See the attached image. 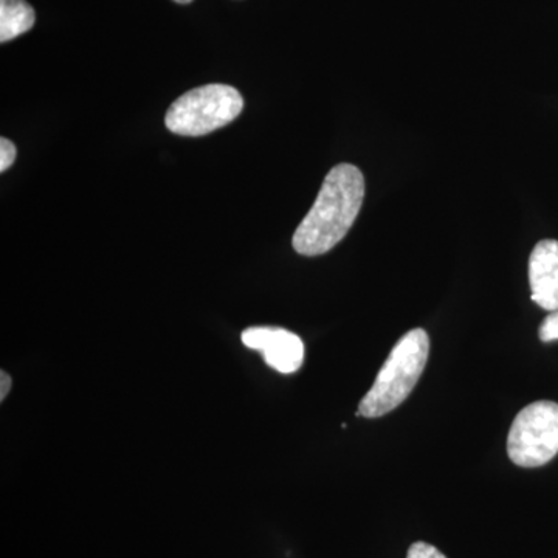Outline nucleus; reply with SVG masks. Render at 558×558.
<instances>
[{"instance_id":"10","label":"nucleus","mask_w":558,"mask_h":558,"mask_svg":"<svg viewBox=\"0 0 558 558\" xmlns=\"http://www.w3.org/2000/svg\"><path fill=\"white\" fill-rule=\"evenodd\" d=\"M407 558H447L440 550L436 549L435 546L428 545V543L417 542L411 545L409 549V556Z\"/></svg>"},{"instance_id":"5","label":"nucleus","mask_w":558,"mask_h":558,"mask_svg":"<svg viewBox=\"0 0 558 558\" xmlns=\"http://www.w3.org/2000/svg\"><path fill=\"white\" fill-rule=\"evenodd\" d=\"M241 340L248 349L260 352L264 362L278 373L293 374L303 366L306 354L303 340L288 329L248 328L242 332Z\"/></svg>"},{"instance_id":"7","label":"nucleus","mask_w":558,"mask_h":558,"mask_svg":"<svg viewBox=\"0 0 558 558\" xmlns=\"http://www.w3.org/2000/svg\"><path fill=\"white\" fill-rule=\"evenodd\" d=\"M35 10L25 0H0V43L16 39L32 31Z\"/></svg>"},{"instance_id":"1","label":"nucleus","mask_w":558,"mask_h":558,"mask_svg":"<svg viewBox=\"0 0 558 558\" xmlns=\"http://www.w3.org/2000/svg\"><path fill=\"white\" fill-rule=\"evenodd\" d=\"M365 199V178L354 165L329 171L317 199L293 234V248L303 256H319L344 240Z\"/></svg>"},{"instance_id":"8","label":"nucleus","mask_w":558,"mask_h":558,"mask_svg":"<svg viewBox=\"0 0 558 558\" xmlns=\"http://www.w3.org/2000/svg\"><path fill=\"white\" fill-rule=\"evenodd\" d=\"M539 340L545 343L558 340V311L553 312L539 326Z\"/></svg>"},{"instance_id":"3","label":"nucleus","mask_w":558,"mask_h":558,"mask_svg":"<svg viewBox=\"0 0 558 558\" xmlns=\"http://www.w3.org/2000/svg\"><path fill=\"white\" fill-rule=\"evenodd\" d=\"M244 98L227 84H207L172 102L165 117L168 130L183 137H202L240 117Z\"/></svg>"},{"instance_id":"9","label":"nucleus","mask_w":558,"mask_h":558,"mask_svg":"<svg viewBox=\"0 0 558 558\" xmlns=\"http://www.w3.org/2000/svg\"><path fill=\"white\" fill-rule=\"evenodd\" d=\"M16 160V146L9 138H0V171L5 172Z\"/></svg>"},{"instance_id":"2","label":"nucleus","mask_w":558,"mask_h":558,"mask_svg":"<svg viewBox=\"0 0 558 558\" xmlns=\"http://www.w3.org/2000/svg\"><path fill=\"white\" fill-rule=\"evenodd\" d=\"M429 354V339L424 329L407 332L389 352L376 381L359 405L357 416L381 417L398 409L411 395Z\"/></svg>"},{"instance_id":"6","label":"nucleus","mask_w":558,"mask_h":558,"mask_svg":"<svg viewBox=\"0 0 558 558\" xmlns=\"http://www.w3.org/2000/svg\"><path fill=\"white\" fill-rule=\"evenodd\" d=\"M532 301L542 310L558 311V241L538 242L529 259Z\"/></svg>"},{"instance_id":"4","label":"nucleus","mask_w":558,"mask_h":558,"mask_svg":"<svg viewBox=\"0 0 558 558\" xmlns=\"http://www.w3.org/2000/svg\"><path fill=\"white\" fill-rule=\"evenodd\" d=\"M558 453V403L539 400L513 418L508 454L513 464L535 469L548 464Z\"/></svg>"},{"instance_id":"12","label":"nucleus","mask_w":558,"mask_h":558,"mask_svg":"<svg viewBox=\"0 0 558 558\" xmlns=\"http://www.w3.org/2000/svg\"><path fill=\"white\" fill-rule=\"evenodd\" d=\"M174 2H178V3H190V2H193V0H174Z\"/></svg>"},{"instance_id":"11","label":"nucleus","mask_w":558,"mask_h":558,"mask_svg":"<svg viewBox=\"0 0 558 558\" xmlns=\"http://www.w3.org/2000/svg\"><path fill=\"white\" fill-rule=\"evenodd\" d=\"M0 384H2V387H0V400H5L7 396H9L10 389H11V377L9 374L5 373V371H2V374H0Z\"/></svg>"}]
</instances>
